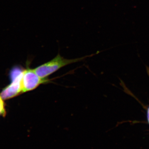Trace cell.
I'll list each match as a JSON object with an SVG mask.
<instances>
[{"instance_id":"obj_1","label":"cell","mask_w":149,"mask_h":149,"mask_svg":"<svg viewBox=\"0 0 149 149\" xmlns=\"http://www.w3.org/2000/svg\"><path fill=\"white\" fill-rule=\"evenodd\" d=\"M95 54H93L91 55L85 56L79 58L69 59L65 58L60 54H58L53 59L37 67L34 70L39 77L42 78H47L62 68L72 63L82 61L88 57L92 56Z\"/></svg>"},{"instance_id":"obj_2","label":"cell","mask_w":149,"mask_h":149,"mask_svg":"<svg viewBox=\"0 0 149 149\" xmlns=\"http://www.w3.org/2000/svg\"><path fill=\"white\" fill-rule=\"evenodd\" d=\"M49 82L47 78L39 77L34 69H27L23 70L21 80L22 93L33 91L42 84Z\"/></svg>"},{"instance_id":"obj_3","label":"cell","mask_w":149,"mask_h":149,"mask_svg":"<svg viewBox=\"0 0 149 149\" xmlns=\"http://www.w3.org/2000/svg\"><path fill=\"white\" fill-rule=\"evenodd\" d=\"M22 74L15 80H12V82L10 85L3 90L0 95L3 100H8L22 93L21 80Z\"/></svg>"},{"instance_id":"obj_4","label":"cell","mask_w":149,"mask_h":149,"mask_svg":"<svg viewBox=\"0 0 149 149\" xmlns=\"http://www.w3.org/2000/svg\"><path fill=\"white\" fill-rule=\"evenodd\" d=\"M148 120L149 123V107L148 109Z\"/></svg>"}]
</instances>
